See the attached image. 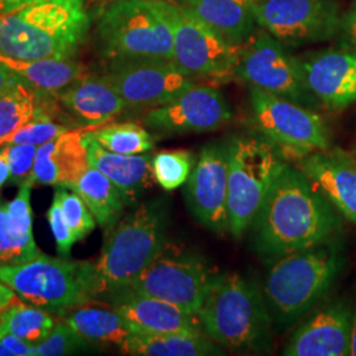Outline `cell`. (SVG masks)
<instances>
[{
	"label": "cell",
	"mask_w": 356,
	"mask_h": 356,
	"mask_svg": "<svg viewBox=\"0 0 356 356\" xmlns=\"http://www.w3.org/2000/svg\"><path fill=\"white\" fill-rule=\"evenodd\" d=\"M164 252L126 288L198 314L216 273L198 256Z\"/></svg>",
	"instance_id": "obj_12"
},
{
	"label": "cell",
	"mask_w": 356,
	"mask_h": 356,
	"mask_svg": "<svg viewBox=\"0 0 356 356\" xmlns=\"http://www.w3.org/2000/svg\"><path fill=\"white\" fill-rule=\"evenodd\" d=\"M47 216H48V220H49V225H51V229L53 231L54 239H56L58 254L64 257H69L72 247L76 242V239L69 227V225L65 220L63 207H61V194H60L58 188H56L53 204L49 207Z\"/></svg>",
	"instance_id": "obj_38"
},
{
	"label": "cell",
	"mask_w": 356,
	"mask_h": 356,
	"mask_svg": "<svg viewBox=\"0 0 356 356\" xmlns=\"http://www.w3.org/2000/svg\"><path fill=\"white\" fill-rule=\"evenodd\" d=\"M195 161V156L184 149L157 153L152 159L154 181L165 191H175L188 181Z\"/></svg>",
	"instance_id": "obj_33"
},
{
	"label": "cell",
	"mask_w": 356,
	"mask_h": 356,
	"mask_svg": "<svg viewBox=\"0 0 356 356\" xmlns=\"http://www.w3.org/2000/svg\"><path fill=\"white\" fill-rule=\"evenodd\" d=\"M122 354L134 356L225 355L223 347L206 334L132 332L120 347Z\"/></svg>",
	"instance_id": "obj_27"
},
{
	"label": "cell",
	"mask_w": 356,
	"mask_h": 356,
	"mask_svg": "<svg viewBox=\"0 0 356 356\" xmlns=\"http://www.w3.org/2000/svg\"><path fill=\"white\" fill-rule=\"evenodd\" d=\"M297 168L346 220L356 226V159L339 149L312 153Z\"/></svg>",
	"instance_id": "obj_20"
},
{
	"label": "cell",
	"mask_w": 356,
	"mask_h": 356,
	"mask_svg": "<svg viewBox=\"0 0 356 356\" xmlns=\"http://www.w3.org/2000/svg\"><path fill=\"white\" fill-rule=\"evenodd\" d=\"M66 189L74 191L85 201L97 225L107 232L114 229L124 211L126 201L122 193L94 166H90L78 181Z\"/></svg>",
	"instance_id": "obj_29"
},
{
	"label": "cell",
	"mask_w": 356,
	"mask_h": 356,
	"mask_svg": "<svg viewBox=\"0 0 356 356\" xmlns=\"http://www.w3.org/2000/svg\"><path fill=\"white\" fill-rule=\"evenodd\" d=\"M341 31L343 32L344 36L348 40V42L356 48V11H351L347 13L342 19Z\"/></svg>",
	"instance_id": "obj_42"
},
{
	"label": "cell",
	"mask_w": 356,
	"mask_h": 356,
	"mask_svg": "<svg viewBox=\"0 0 356 356\" xmlns=\"http://www.w3.org/2000/svg\"><path fill=\"white\" fill-rule=\"evenodd\" d=\"M97 41L108 61H172L175 36L170 1H110L97 24Z\"/></svg>",
	"instance_id": "obj_5"
},
{
	"label": "cell",
	"mask_w": 356,
	"mask_h": 356,
	"mask_svg": "<svg viewBox=\"0 0 356 356\" xmlns=\"http://www.w3.org/2000/svg\"><path fill=\"white\" fill-rule=\"evenodd\" d=\"M101 1H106V0H101ZM110 1H114V0H110Z\"/></svg>",
	"instance_id": "obj_45"
},
{
	"label": "cell",
	"mask_w": 356,
	"mask_h": 356,
	"mask_svg": "<svg viewBox=\"0 0 356 356\" xmlns=\"http://www.w3.org/2000/svg\"><path fill=\"white\" fill-rule=\"evenodd\" d=\"M227 143L229 232L235 239H241L251 229L285 160L264 139L234 136Z\"/></svg>",
	"instance_id": "obj_8"
},
{
	"label": "cell",
	"mask_w": 356,
	"mask_h": 356,
	"mask_svg": "<svg viewBox=\"0 0 356 356\" xmlns=\"http://www.w3.org/2000/svg\"><path fill=\"white\" fill-rule=\"evenodd\" d=\"M132 108H153L197 83L168 60L108 61L103 73Z\"/></svg>",
	"instance_id": "obj_15"
},
{
	"label": "cell",
	"mask_w": 356,
	"mask_h": 356,
	"mask_svg": "<svg viewBox=\"0 0 356 356\" xmlns=\"http://www.w3.org/2000/svg\"><path fill=\"white\" fill-rule=\"evenodd\" d=\"M88 128H73L40 145L31 185L64 186L74 184L90 168Z\"/></svg>",
	"instance_id": "obj_22"
},
{
	"label": "cell",
	"mask_w": 356,
	"mask_h": 356,
	"mask_svg": "<svg viewBox=\"0 0 356 356\" xmlns=\"http://www.w3.org/2000/svg\"><path fill=\"white\" fill-rule=\"evenodd\" d=\"M31 189L32 185L24 184L19 186L17 195L11 202H7L8 213L13 219V225L22 234L26 236H33L32 229V207H31Z\"/></svg>",
	"instance_id": "obj_39"
},
{
	"label": "cell",
	"mask_w": 356,
	"mask_h": 356,
	"mask_svg": "<svg viewBox=\"0 0 356 356\" xmlns=\"http://www.w3.org/2000/svg\"><path fill=\"white\" fill-rule=\"evenodd\" d=\"M306 86L330 110L356 103V48L327 49L300 60Z\"/></svg>",
	"instance_id": "obj_18"
},
{
	"label": "cell",
	"mask_w": 356,
	"mask_h": 356,
	"mask_svg": "<svg viewBox=\"0 0 356 356\" xmlns=\"http://www.w3.org/2000/svg\"><path fill=\"white\" fill-rule=\"evenodd\" d=\"M169 206L164 198L140 204L107 232L95 263L101 298L120 291L165 251Z\"/></svg>",
	"instance_id": "obj_4"
},
{
	"label": "cell",
	"mask_w": 356,
	"mask_h": 356,
	"mask_svg": "<svg viewBox=\"0 0 356 356\" xmlns=\"http://www.w3.org/2000/svg\"><path fill=\"white\" fill-rule=\"evenodd\" d=\"M235 76L252 88L306 107L317 102L306 86L300 60L268 32L254 35L243 45Z\"/></svg>",
	"instance_id": "obj_11"
},
{
	"label": "cell",
	"mask_w": 356,
	"mask_h": 356,
	"mask_svg": "<svg viewBox=\"0 0 356 356\" xmlns=\"http://www.w3.org/2000/svg\"><path fill=\"white\" fill-rule=\"evenodd\" d=\"M10 166L7 164V160L4 157V154L0 151V191L1 188L10 181Z\"/></svg>",
	"instance_id": "obj_43"
},
{
	"label": "cell",
	"mask_w": 356,
	"mask_h": 356,
	"mask_svg": "<svg viewBox=\"0 0 356 356\" xmlns=\"http://www.w3.org/2000/svg\"><path fill=\"white\" fill-rule=\"evenodd\" d=\"M354 307L337 300L304 322L284 350L286 356L350 355Z\"/></svg>",
	"instance_id": "obj_17"
},
{
	"label": "cell",
	"mask_w": 356,
	"mask_h": 356,
	"mask_svg": "<svg viewBox=\"0 0 356 356\" xmlns=\"http://www.w3.org/2000/svg\"><path fill=\"white\" fill-rule=\"evenodd\" d=\"M56 97L76 126L88 129L107 124L127 108V103L104 74L86 73Z\"/></svg>",
	"instance_id": "obj_21"
},
{
	"label": "cell",
	"mask_w": 356,
	"mask_h": 356,
	"mask_svg": "<svg viewBox=\"0 0 356 356\" xmlns=\"http://www.w3.org/2000/svg\"><path fill=\"white\" fill-rule=\"evenodd\" d=\"M0 63L10 67L29 86L54 95L88 73L86 67L74 58L17 60L0 54Z\"/></svg>",
	"instance_id": "obj_28"
},
{
	"label": "cell",
	"mask_w": 356,
	"mask_h": 356,
	"mask_svg": "<svg viewBox=\"0 0 356 356\" xmlns=\"http://www.w3.org/2000/svg\"><path fill=\"white\" fill-rule=\"evenodd\" d=\"M350 355L356 356V305L355 307H354V317H353V330H351Z\"/></svg>",
	"instance_id": "obj_44"
},
{
	"label": "cell",
	"mask_w": 356,
	"mask_h": 356,
	"mask_svg": "<svg viewBox=\"0 0 356 356\" xmlns=\"http://www.w3.org/2000/svg\"><path fill=\"white\" fill-rule=\"evenodd\" d=\"M90 26L85 0H0V54L17 60L74 58Z\"/></svg>",
	"instance_id": "obj_2"
},
{
	"label": "cell",
	"mask_w": 356,
	"mask_h": 356,
	"mask_svg": "<svg viewBox=\"0 0 356 356\" xmlns=\"http://www.w3.org/2000/svg\"><path fill=\"white\" fill-rule=\"evenodd\" d=\"M38 254L35 238L26 236L16 229L7 202L0 201V267L23 264Z\"/></svg>",
	"instance_id": "obj_32"
},
{
	"label": "cell",
	"mask_w": 356,
	"mask_h": 356,
	"mask_svg": "<svg viewBox=\"0 0 356 356\" xmlns=\"http://www.w3.org/2000/svg\"><path fill=\"white\" fill-rule=\"evenodd\" d=\"M54 316L64 319L91 344H115L120 347L132 334L126 321L111 304L102 302L98 298L67 307Z\"/></svg>",
	"instance_id": "obj_26"
},
{
	"label": "cell",
	"mask_w": 356,
	"mask_h": 356,
	"mask_svg": "<svg viewBox=\"0 0 356 356\" xmlns=\"http://www.w3.org/2000/svg\"><path fill=\"white\" fill-rule=\"evenodd\" d=\"M353 11H356V6H355V8H354V10H353Z\"/></svg>",
	"instance_id": "obj_46"
},
{
	"label": "cell",
	"mask_w": 356,
	"mask_h": 356,
	"mask_svg": "<svg viewBox=\"0 0 356 356\" xmlns=\"http://www.w3.org/2000/svg\"><path fill=\"white\" fill-rule=\"evenodd\" d=\"M254 13L257 26L284 45L326 41L342 26L335 0H256Z\"/></svg>",
	"instance_id": "obj_13"
},
{
	"label": "cell",
	"mask_w": 356,
	"mask_h": 356,
	"mask_svg": "<svg viewBox=\"0 0 356 356\" xmlns=\"http://www.w3.org/2000/svg\"><path fill=\"white\" fill-rule=\"evenodd\" d=\"M90 166L97 168L122 193L126 204H134L152 186V154H120L104 149L88 131Z\"/></svg>",
	"instance_id": "obj_23"
},
{
	"label": "cell",
	"mask_w": 356,
	"mask_h": 356,
	"mask_svg": "<svg viewBox=\"0 0 356 356\" xmlns=\"http://www.w3.org/2000/svg\"><path fill=\"white\" fill-rule=\"evenodd\" d=\"M72 124L63 123L56 119H36L24 127L17 129L6 140V144H33L42 145L48 141L54 140L65 132L73 129Z\"/></svg>",
	"instance_id": "obj_36"
},
{
	"label": "cell",
	"mask_w": 356,
	"mask_h": 356,
	"mask_svg": "<svg viewBox=\"0 0 356 356\" xmlns=\"http://www.w3.org/2000/svg\"><path fill=\"white\" fill-rule=\"evenodd\" d=\"M126 321L132 332L204 334L198 314H191L164 300L129 291H116L104 297Z\"/></svg>",
	"instance_id": "obj_19"
},
{
	"label": "cell",
	"mask_w": 356,
	"mask_h": 356,
	"mask_svg": "<svg viewBox=\"0 0 356 356\" xmlns=\"http://www.w3.org/2000/svg\"><path fill=\"white\" fill-rule=\"evenodd\" d=\"M343 264L332 241L272 261L263 288L268 307L282 323L300 318L330 291Z\"/></svg>",
	"instance_id": "obj_6"
},
{
	"label": "cell",
	"mask_w": 356,
	"mask_h": 356,
	"mask_svg": "<svg viewBox=\"0 0 356 356\" xmlns=\"http://www.w3.org/2000/svg\"><path fill=\"white\" fill-rule=\"evenodd\" d=\"M22 82V78L16 76L10 67L0 63V95Z\"/></svg>",
	"instance_id": "obj_41"
},
{
	"label": "cell",
	"mask_w": 356,
	"mask_h": 356,
	"mask_svg": "<svg viewBox=\"0 0 356 356\" xmlns=\"http://www.w3.org/2000/svg\"><path fill=\"white\" fill-rule=\"evenodd\" d=\"M56 321L57 317L51 312L31 305L19 298L10 309L3 326L0 327V337L4 334H13L28 343L38 344L47 339Z\"/></svg>",
	"instance_id": "obj_30"
},
{
	"label": "cell",
	"mask_w": 356,
	"mask_h": 356,
	"mask_svg": "<svg viewBox=\"0 0 356 356\" xmlns=\"http://www.w3.org/2000/svg\"><path fill=\"white\" fill-rule=\"evenodd\" d=\"M254 127L284 160L300 161L330 148L325 120L306 106L250 86Z\"/></svg>",
	"instance_id": "obj_9"
},
{
	"label": "cell",
	"mask_w": 356,
	"mask_h": 356,
	"mask_svg": "<svg viewBox=\"0 0 356 356\" xmlns=\"http://www.w3.org/2000/svg\"><path fill=\"white\" fill-rule=\"evenodd\" d=\"M64 113L54 94L19 82L0 95V147L28 123L36 119L61 120L58 118Z\"/></svg>",
	"instance_id": "obj_25"
},
{
	"label": "cell",
	"mask_w": 356,
	"mask_h": 356,
	"mask_svg": "<svg viewBox=\"0 0 356 356\" xmlns=\"http://www.w3.org/2000/svg\"><path fill=\"white\" fill-rule=\"evenodd\" d=\"M227 177L229 143L213 141L202 147L185 189V200L193 216L219 235L229 232Z\"/></svg>",
	"instance_id": "obj_16"
},
{
	"label": "cell",
	"mask_w": 356,
	"mask_h": 356,
	"mask_svg": "<svg viewBox=\"0 0 356 356\" xmlns=\"http://www.w3.org/2000/svg\"><path fill=\"white\" fill-rule=\"evenodd\" d=\"M173 24L172 61L193 79L235 76L243 45L231 44L177 3L170 1Z\"/></svg>",
	"instance_id": "obj_10"
},
{
	"label": "cell",
	"mask_w": 356,
	"mask_h": 356,
	"mask_svg": "<svg viewBox=\"0 0 356 356\" xmlns=\"http://www.w3.org/2000/svg\"><path fill=\"white\" fill-rule=\"evenodd\" d=\"M20 297L13 289L0 281V327L4 323L10 309Z\"/></svg>",
	"instance_id": "obj_40"
},
{
	"label": "cell",
	"mask_w": 356,
	"mask_h": 356,
	"mask_svg": "<svg viewBox=\"0 0 356 356\" xmlns=\"http://www.w3.org/2000/svg\"><path fill=\"white\" fill-rule=\"evenodd\" d=\"M61 194V207L65 220L76 236V242L86 238L97 226V220L91 214L88 204L76 194L69 193L64 186H57Z\"/></svg>",
	"instance_id": "obj_35"
},
{
	"label": "cell",
	"mask_w": 356,
	"mask_h": 356,
	"mask_svg": "<svg viewBox=\"0 0 356 356\" xmlns=\"http://www.w3.org/2000/svg\"><path fill=\"white\" fill-rule=\"evenodd\" d=\"M0 281L23 301L53 314L101 298V284L95 264L40 254L35 259L0 267Z\"/></svg>",
	"instance_id": "obj_7"
},
{
	"label": "cell",
	"mask_w": 356,
	"mask_h": 356,
	"mask_svg": "<svg viewBox=\"0 0 356 356\" xmlns=\"http://www.w3.org/2000/svg\"><path fill=\"white\" fill-rule=\"evenodd\" d=\"M198 317L204 334L235 353L266 350L270 317L257 284L238 272L216 275Z\"/></svg>",
	"instance_id": "obj_3"
},
{
	"label": "cell",
	"mask_w": 356,
	"mask_h": 356,
	"mask_svg": "<svg viewBox=\"0 0 356 356\" xmlns=\"http://www.w3.org/2000/svg\"><path fill=\"white\" fill-rule=\"evenodd\" d=\"M90 344L91 343L83 337H81L70 325H67L64 319L57 317L56 325L47 339L40 343L33 344V355H72L78 351L86 350Z\"/></svg>",
	"instance_id": "obj_34"
},
{
	"label": "cell",
	"mask_w": 356,
	"mask_h": 356,
	"mask_svg": "<svg viewBox=\"0 0 356 356\" xmlns=\"http://www.w3.org/2000/svg\"><path fill=\"white\" fill-rule=\"evenodd\" d=\"M91 139L98 141L104 149L120 154H140L152 151L154 136L138 123H107L89 129Z\"/></svg>",
	"instance_id": "obj_31"
},
{
	"label": "cell",
	"mask_w": 356,
	"mask_h": 356,
	"mask_svg": "<svg viewBox=\"0 0 356 356\" xmlns=\"http://www.w3.org/2000/svg\"><path fill=\"white\" fill-rule=\"evenodd\" d=\"M256 0H177L198 20L235 45H244L257 26Z\"/></svg>",
	"instance_id": "obj_24"
},
{
	"label": "cell",
	"mask_w": 356,
	"mask_h": 356,
	"mask_svg": "<svg viewBox=\"0 0 356 356\" xmlns=\"http://www.w3.org/2000/svg\"><path fill=\"white\" fill-rule=\"evenodd\" d=\"M232 110L219 90L195 83L172 101L149 108L143 124L154 135L176 136L211 132L232 120Z\"/></svg>",
	"instance_id": "obj_14"
},
{
	"label": "cell",
	"mask_w": 356,
	"mask_h": 356,
	"mask_svg": "<svg viewBox=\"0 0 356 356\" xmlns=\"http://www.w3.org/2000/svg\"><path fill=\"white\" fill-rule=\"evenodd\" d=\"M254 250L272 263L331 242L342 219L305 175L285 163L251 225Z\"/></svg>",
	"instance_id": "obj_1"
},
{
	"label": "cell",
	"mask_w": 356,
	"mask_h": 356,
	"mask_svg": "<svg viewBox=\"0 0 356 356\" xmlns=\"http://www.w3.org/2000/svg\"><path fill=\"white\" fill-rule=\"evenodd\" d=\"M0 149L10 166V182L13 185H31L33 168L38 156V145L33 144H6Z\"/></svg>",
	"instance_id": "obj_37"
}]
</instances>
